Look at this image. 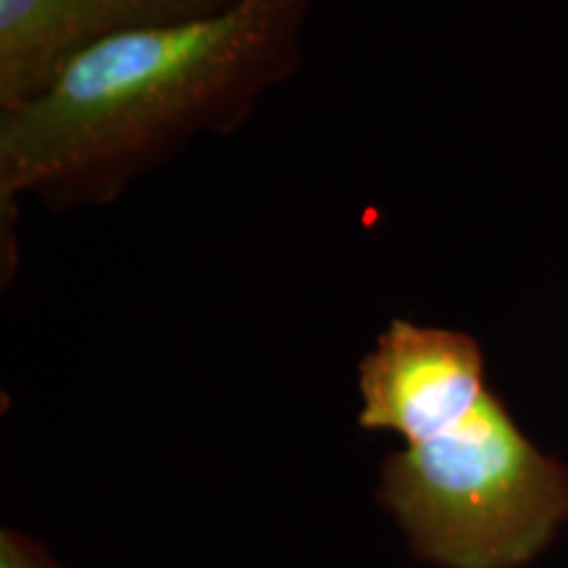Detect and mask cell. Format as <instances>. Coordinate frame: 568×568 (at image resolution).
Returning a JSON list of instances; mask_svg holds the SVG:
<instances>
[{
	"instance_id": "obj_2",
	"label": "cell",
	"mask_w": 568,
	"mask_h": 568,
	"mask_svg": "<svg viewBox=\"0 0 568 568\" xmlns=\"http://www.w3.org/2000/svg\"><path fill=\"white\" fill-rule=\"evenodd\" d=\"M376 500L418 560L521 568L568 521V466L539 450L487 393L443 435L389 453Z\"/></svg>"
},
{
	"instance_id": "obj_4",
	"label": "cell",
	"mask_w": 568,
	"mask_h": 568,
	"mask_svg": "<svg viewBox=\"0 0 568 568\" xmlns=\"http://www.w3.org/2000/svg\"><path fill=\"white\" fill-rule=\"evenodd\" d=\"M237 0H0V111L32 101L90 45L211 17Z\"/></svg>"
},
{
	"instance_id": "obj_5",
	"label": "cell",
	"mask_w": 568,
	"mask_h": 568,
	"mask_svg": "<svg viewBox=\"0 0 568 568\" xmlns=\"http://www.w3.org/2000/svg\"><path fill=\"white\" fill-rule=\"evenodd\" d=\"M0 568H67L38 539L17 529L0 531Z\"/></svg>"
},
{
	"instance_id": "obj_3",
	"label": "cell",
	"mask_w": 568,
	"mask_h": 568,
	"mask_svg": "<svg viewBox=\"0 0 568 568\" xmlns=\"http://www.w3.org/2000/svg\"><path fill=\"white\" fill-rule=\"evenodd\" d=\"M358 393L364 429L424 443L464 422L489 393L485 355L466 332L393 318L361 358Z\"/></svg>"
},
{
	"instance_id": "obj_1",
	"label": "cell",
	"mask_w": 568,
	"mask_h": 568,
	"mask_svg": "<svg viewBox=\"0 0 568 568\" xmlns=\"http://www.w3.org/2000/svg\"><path fill=\"white\" fill-rule=\"evenodd\" d=\"M311 0H237L211 17L109 38L32 101L0 111V201H116L203 132H232L301 63Z\"/></svg>"
}]
</instances>
